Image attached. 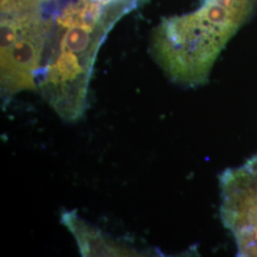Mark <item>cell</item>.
<instances>
[{"instance_id":"obj_3","label":"cell","mask_w":257,"mask_h":257,"mask_svg":"<svg viewBox=\"0 0 257 257\" xmlns=\"http://www.w3.org/2000/svg\"><path fill=\"white\" fill-rule=\"evenodd\" d=\"M60 222L74 236L82 256H144L137 248L112 238L96 226L78 215L76 210L63 209L60 212Z\"/></svg>"},{"instance_id":"obj_2","label":"cell","mask_w":257,"mask_h":257,"mask_svg":"<svg viewBox=\"0 0 257 257\" xmlns=\"http://www.w3.org/2000/svg\"><path fill=\"white\" fill-rule=\"evenodd\" d=\"M220 217L235 240L238 256L257 257V154L219 175Z\"/></svg>"},{"instance_id":"obj_1","label":"cell","mask_w":257,"mask_h":257,"mask_svg":"<svg viewBox=\"0 0 257 257\" xmlns=\"http://www.w3.org/2000/svg\"><path fill=\"white\" fill-rule=\"evenodd\" d=\"M253 3L254 0H208L196 14L167 25L153 48L158 64L175 82L187 87L204 84Z\"/></svg>"}]
</instances>
